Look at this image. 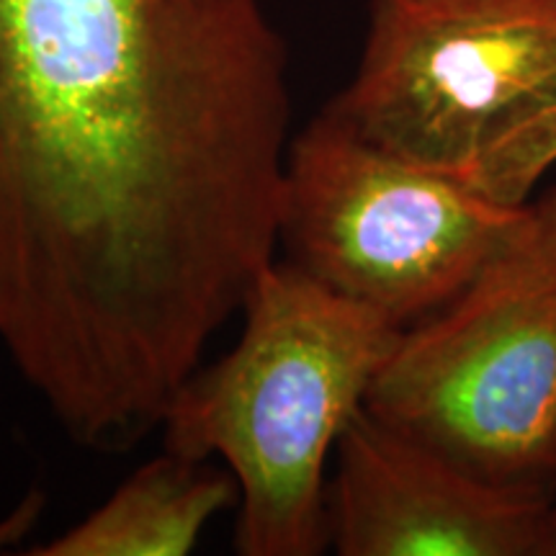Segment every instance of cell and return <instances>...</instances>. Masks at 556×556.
Masks as SVG:
<instances>
[{"label": "cell", "instance_id": "cell-1", "mask_svg": "<svg viewBox=\"0 0 556 556\" xmlns=\"http://www.w3.org/2000/svg\"><path fill=\"white\" fill-rule=\"evenodd\" d=\"M266 0H0V351L70 438L160 422L278 258Z\"/></svg>", "mask_w": 556, "mask_h": 556}, {"label": "cell", "instance_id": "cell-2", "mask_svg": "<svg viewBox=\"0 0 556 556\" xmlns=\"http://www.w3.org/2000/svg\"><path fill=\"white\" fill-rule=\"evenodd\" d=\"M242 319L238 345L170 400L165 451L227 464L238 554L317 556L330 546L325 469L402 330L281 255L255 278Z\"/></svg>", "mask_w": 556, "mask_h": 556}, {"label": "cell", "instance_id": "cell-3", "mask_svg": "<svg viewBox=\"0 0 556 556\" xmlns=\"http://www.w3.org/2000/svg\"><path fill=\"white\" fill-rule=\"evenodd\" d=\"M366 409L505 484H556V189L441 309L402 330Z\"/></svg>", "mask_w": 556, "mask_h": 556}, {"label": "cell", "instance_id": "cell-4", "mask_svg": "<svg viewBox=\"0 0 556 556\" xmlns=\"http://www.w3.org/2000/svg\"><path fill=\"white\" fill-rule=\"evenodd\" d=\"M523 214L319 111L289 144L278 255L407 330L467 287Z\"/></svg>", "mask_w": 556, "mask_h": 556}, {"label": "cell", "instance_id": "cell-5", "mask_svg": "<svg viewBox=\"0 0 556 556\" xmlns=\"http://www.w3.org/2000/svg\"><path fill=\"white\" fill-rule=\"evenodd\" d=\"M554 70L556 0H366L356 70L323 111L467 178L492 129Z\"/></svg>", "mask_w": 556, "mask_h": 556}, {"label": "cell", "instance_id": "cell-6", "mask_svg": "<svg viewBox=\"0 0 556 556\" xmlns=\"http://www.w3.org/2000/svg\"><path fill=\"white\" fill-rule=\"evenodd\" d=\"M554 486L486 479L366 409L328 482L340 556H556Z\"/></svg>", "mask_w": 556, "mask_h": 556}, {"label": "cell", "instance_id": "cell-7", "mask_svg": "<svg viewBox=\"0 0 556 556\" xmlns=\"http://www.w3.org/2000/svg\"><path fill=\"white\" fill-rule=\"evenodd\" d=\"M165 451L116 486L101 507L37 556H186L222 510L238 503L232 475Z\"/></svg>", "mask_w": 556, "mask_h": 556}, {"label": "cell", "instance_id": "cell-8", "mask_svg": "<svg viewBox=\"0 0 556 556\" xmlns=\"http://www.w3.org/2000/svg\"><path fill=\"white\" fill-rule=\"evenodd\" d=\"M554 165L556 70L507 111L464 180L497 204L523 206Z\"/></svg>", "mask_w": 556, "mask_h": 556}, {"label": "cell", "instance_id": "cell-9", "mask_svg": "<svg viewBox=\"0 0 556 556\" xmlns=\"http://www.w3.org/2000/svg\"><path fill=\"white\" fill-rule=\"evenodd\" d=\"M554 554H556V505H554Z\"/></svg>", "mask_w": 556, "mask_h": 556}]
</instances>
